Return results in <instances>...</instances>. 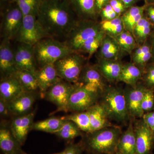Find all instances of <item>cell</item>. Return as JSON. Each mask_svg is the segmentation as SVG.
<instances>
[{
  "label": "cell",
  "instance_id": "44",
  "mask_svg": "<svg viewBox=\"0 0 154 154\" xmlns=\"http://www.w3.org/2000/svg\"><path fill=\"white\" fill-rule=\"evenodd\" d=\"M142 118L145 123L152 130L154 127V109L145 113Z\"/></svg>",
  "mask_w": 154,
  "mask_h": 154
},
{
  "label": "cell",
  "instance_id": "34",
  "mask_svg": "<svg viewBox=\"0 0 154 154\" xmlns=\"http://www.w3.org/2000/svg\"><path fill=\"white\" fill-rule=\"evenodd\" d=\"M63 118L66 120H70L74 122L82 131L86 133L87 134L92 132L88 110L82 112H75Z\"/></svg>",
  "mask_w": 154,
  "mask_h": 154
},
{
  "label": "cell",
  "instance_id": "28",
  "mask_svg": "<svg viewBox=\"0 0 154 154\" xmlns=\"http://www.w3.org/2000/svg\"><path fill=\"white\" fill-rule=\"evenodd\" d=\"M145 5L134 6L128 8L121 16L125 29L133 33L134 29L144 16Z\"/></svg>",
  "mask_w": 154,
  "mask_h": 154
},
{
  "label": "cell",
  "instance_id": "25",
  "mask_svg": "<svg viewBox=\"0 0 154 154\" xmlns=\"http://www.w3.org/2000/svg\"><path fill=\"white\" fill-rule=\"evenodd\" d=\"M130 55L131 62L143 71L152 58L151 46L149 38L143 44L137 45Z\"/></svg>",
  "mask_w": 154,
  "mask_h": 154
},
{
  "label": "cell",
  "instance_id": "12",
  "mask_svg": "<svg viewBox=\"0 0 154 154\" xmlns=\"http://www.w3.org/2000/svg\"><path fill=\"white\" fill-rule=\"evenodd\" d=\"M134 128L136 139V154H151L154 146L153 131L145 123L142 118L135 122Z\"/></svg>",
  "mask_w": 154,
  "mask_h": 154
},
{
  "label": "cell",
  "instance_id": "40",
  "mask_svg": "<svg viewBox=\"0 0 154 154\" xmlns=\"http://www.w3.org/2000/svg\"><path fill=\"white\" fill-rule=\"evenodd\" d=\"M119 17L120 16L116 13L109 3L102 9L99 14L101 21L112 20Z\"/></svg>",
  "mask_w": 154,
  "mask_h": 154
},
{
  "label": "cell",
  "instance_id": "50",
  "mask_svg": "<svg viewBox=\"0 0 154 154\" xmlns=\"http://www.w3.org/2000/svg\"><path fill=\"white\" fill-rule=\"evenodd\" d=\"M144 5H149L154 4V0H144Z\"/></svg>",
  "mask_w": 154,
  "mask_h": 154
},
{
  "label": "cell",
  "instance_id": "1",
  "mask_svg": "<svg viewBox=\"0 0 154 154\" xmlns=\"http://www.w3.org/2000/svg\"><path fill=\"white\" fill-rule=\"evenodd\" d=\"M37 19L50 37L65 38L78 19L69 0H43Z\"/></svg>",
  "mask_w": 154,
  "mask_h": 154
},
{
  "label": "cell",
  "instance_id": "51",
  "mask_svg": "<svg viewBox=\"0 0 154 154\" xmlns=\"http://www.w3.org/2000/svg\"><path fill=\"white\" fill-rule=\"evenodd\" d=\"M53 154H62V152H60L57 153Z\"/></svg>",
  "mask_w": 154,
  "mask_h": 154
},
{
  "label": "cell",
  "instance_id": "26",
  "mask_svg": "<svg viewBox=\"0 0 154 154\" xmlns=\"http://www.w3.org/2000/svg\"><path fill=\"white\" fill-rule=\"evenodd\" d=\"M136 139L134 125L130 124L122 132L119 140L116 152L120 154H136Z\"/></svg>",
  "mask_w": 154,
  "mask_h": 154
},
{
  "label": "cell",
  "instance_id": "14",
  "mask_svg": "<svg viewBox=\"0 0 154 154\" xmlns=\"http://www.w3.org/2000/svg\"><path fill=\"white\" fill-rule=\"evenodd\" d=\"M14 51L15 62L18 70H26L35 74L37 63L33 46L19 43Z\"/></svg>",
  "mask_w": 154,
  "mask_h": 154
},
{
  "label": "cell",
  "instance_id": "20",
  "mask_svg": "<svg viewBox=\"0 0 154 154\" xmlns=\"http://www.w3.org/2000/svg\"><path fill=\"white\" fill-rule=\"evenodd\" d=\"M25 92L14 75L1 79L0 99L9 103Z\"/></svg>",
  "mask_w": 154,
  "mask_h": 154
},
{
  "label": "cell",
  "instance_id": "38",
  "mask_svg": "<svg viewBox=\"0 0 154 154\" xmlns=\"http://www.w3.org/2000/svg\"><path fill=\"white\" fill-rule=\"evenodd\" d=\"M142 81L146 88L154 91V62L148 64L143 71Z\"/></svg>",
  "mask_w": 154,
  "mask_h": 154
},
{
  "label": "cell",
  "instance_id": "31",
  "mask_svg": "<svg viewBox=\"0 0 154 154\" xmlns=\"http://www.w3.org/2000/svg\"><path fill=\"white\" fill-rule=\"evenodd\" d=\"M19 80L25 92L35 93L38 91L35 74L26 70H18L14 75Z\"/></svg>",
  "mask_w": 154,
  "mask_h": 154
},
{
  "label": "cell",
  "instance_id": "30",
  "mask_svg": "<svg viewBox=\"0 0 154 154\" xmlns=\"http://www.w3.org/2000/svg\"><path fill=\"white\" fill-rule=\"evenodd\" d=\"M65 119L63 117H51L33 123L32 130L42 132L54 134L63 125Z\"/></svg>",
  "mask_w": 154,
  "mask_h": 154
},
{
  "label": "cell",
  "instance_id": "29",
  "mask_svg": "<svg viewBox=\"0 0 154 154\" xmlns=\"http://www.w3.org/2000/svg\"><path fill=\"white\" fill-rule=\"evenodd\" d=\"M153 29V26L144 14L143 17L135 27L132 33L138 45L143 44L148 39Z\"/></svg>",
  "mask_w": 154,
  "mask_h": 154
},
{
  "label": "cell",
  "instance_id": "46",
  "mask_svg": "<svg viewBox=\"0 0 154 154\" xmlns=\"http://www.w3.org/2000/svg\"><path fill=\"white\" fill-rule=\"evenodd\" d=\"M110 0H95L96 10L99 17V14L102 9L109 3Z\"/></svg>",
  "mask_w": 154,
  "mask_h": 154
},
{
  "label": "cell",
  "instance_id": "9",
  "mask_svg": "<svg viewBox=\"0 0 154 154\" xmlns=\"http://www.w3.org/2000/svg\"><path fill=\"white\" fill-rule=\"evenodd\" d=\"M76 86V84L61 80L48 89L45 98L56 105V111L67 112L69 99Z\"/></svg>",
  "mask_w": 154,
  "mask_h": 154
},
{
  "label": "cell",
  "instance_id": "55",
  "mask_svg": "<svg viewBox=\"0 0 154 154\" xmlns=\"http://www.w3.org/2000/svg\"><path fill=\"white\" fill-rule=\"evenodd\" d=\"M153 33H154V29H153Z\"/></svg>",
  "mask_w": 154,
  "mask_h": 154
},
{
  "label": "cell",
  "instance_id": "39",
  "mask_svg": "<svg viewBox=\"0 0 154 154\" xmlns=\"http://www.w3.org/2000/svg\"><path fill=\"white\" fill-rule=\"evenodd\" d=\"M142 109L144 113L154 110V91L147 88L142 103Z\"/></svg>",
  "mask_w": 154,
  "mask_h": 154
},
{
  "label": "cell",
  "instance_id": "5",
  "mask_svg": "<svg viewBox=\"0 0 154 154\" xmlns=\"http://www.w3.org/2000/svg\"><path fill=\"white\" fill-rule=\"evenodd\" d=\"M102 31L99 21L79 19L65 41L73 51L79 52L85 42Z\"/></svg>",
  "mask_w": 154,
  "mask_h": 154
},
{
  "label": "cell",
  "instance_id": "8",
  "mask_svg": "<svg viewBox=\"0 0 154 154\" xmlns=\"http://www.w3.org/2000/svg\"><path fill=\"white\" fill-rule=\"evenodd\" d=\"M50 37L38 22L35 15L23 17L22 25L16 36V41L34 46L40 40Z\"/></svg>",
  "mask_w": 154,
  "mask_h": 154
},
{
  "label": "cell",
  "instance_id": "3",
  "mask_svg": "<svg viewBox=\"0 0 154 154\" xmlns=\"http://www.w3.org/2000/svg\"><path fill=\"white\" fill-rule=\"evenodd\" d=\"M37 65L40 67L54 64L58 60L75 52L65 41L52 37L45 38L33 46Z\"/></svg>",
  "mask_w": 154,
  "mask_h": 154
},
{
  "label": "cell",
  "instance_id": "22",
  "mask_svg": "<svg viewBox=\"0 0 154 154\" xmlns=\"http://www.w3.org/2000/svg\"><path fill=\"white\" fill-rule=\"evenodd\" d=\"M96 65L108 82H119L123 66L121 61L98 59Z\"/></svg>",
  "mask_w": 154,
  "mask_h": 154
},
{
  "label": "cell",
  "instance_id": "49",
  "mask_svg": "<svg viewBox=\"0 0 154 154\" xmlns=\"http://www.w3.org/2000/svg\"><path fill=\"white\" fill-rule=\"evenodd\" d=\"M17 0H1V3H17Z\"/></svg>",
  "mask_w": 154,
  "mask_h": 154
},
{
  "label": "cell",
  "instance_id": "53",
  "mask_svg": "<svg viewBox=\"0 0 154 154\" xmlns=\"http://www.w3.org/2000/svg\"><path fill=\"white\" fill-rule=\"evenodd\" d=\"M93 154V153H88V154Z\"/></svg>",
  "mask_w": 154,
  "mask_h": 154
},
{
  "label": "cell",
  "instance_id": "2",
  "mask_svg": "<svg viewBox=\"0 0 154 154\" xmlns=\"http://www.w3.org/2000/svg\"><path fill=\"white\" fill-rule=\"evenodd\" d=\"M122 132L118 127L111 126L88 134L80 142L85 151L95 154H111L116 147Z\"/></svg>",
  "mask_w": 154,
  "mask_h": 154
},
{
  "label": "cell",
  "instance_id": "19",
  "mask_svg": "<svg viewBox=\"0 0 154 154\" xmlns=\"http://www.w3.org/2000/svg\"><path fill=\"white\" fill-rule=\"evenodd\" d=\"M22 146L14 136L11 128L1 125L0 149L3 154H28L22 150Z\"/></svg>",
  "mask_w": 154,
  "mask_h": 154
},
{
  "label": "cell",
  "instance_id": "35",
  "mask_svg": "<svg viewBox=\"0 0 154 154\" xmlns=\"http://www.w3.org/2000/svg\"><path fill=\"white\" fill-rule=\"evenodd\" d=\"M105 35V33L102 31L96 36L89 38L84 42L80 48L79 53L88 54L89 58H90L94 54L98 51Z\"/></svg>",
  "mask_w": 154,
  "mask_h": 154
},
{
  "label": "cell",
  "instance_id": "23",
  "mask_svg": "<svg viewBox=\"0 0 154 154\" xmlns=\"http://www.w3.org/2000/svg\"><path fill=\"white\" fill-rule=\"evenodd\" d=\"M72 9L79 19L98 21L99 15L95 0H69Z\"/></svg>",
  "mask_w": 154,
  "mask_h": 154
},
{
  "label": "cell",
  "instance_id": "21",
  "mask_svg": "<svg viewBox=\"0 0 154 154\" xmlns=\"http://www.w3.org/2000/svg\"><path fill=\"white\" fill-rule=\"evenodd\" d=\"M36 100L34 93L25 92L8 103L11 114L18 116L30 112Z\"/></svg>",
  "mask_w": 154,
  "mask_h": 154
},
{
  "label": "cell",
  "instance_id": "42",
  "mask_svg": "<svg viewBox=\"0 0 154 154\" xmlns=\"http://www.w3.org/2000/svg\"><path fill=\"white\" fill-rule=\"evenodd\" d=\"M109 4L119 16H121L127 10L124 4L120 0H110Z\"/></svg>",
  "mask_w": 154,
  "mask_h": 154
},
{
  "label": "cell",
  "instance_id": "48",
  "mask_svg": "<svg viewBox=\"0 0 154 154\" xmlns=\"http://www.w3.org/2000/svg\"><path fill=\"white\" fill-rule=\"evenodd\" d=\"M149 41L151 46L152 58L151 61L154 62V33H152L149 38Z\"/></svg>",
  "mask_w": 154,
  "mask_h": 154
},
{
  "label": "cell",
  "instance_id": "36",
  "mask_svg": "<svg viewBox=\"0 0 154 154\" xmlns=\"http://www.w3.org/2000/svg\"><path fill=\"white\" fill-rule=\"evenodd\" d=\"M115 39L121 49L129 55L138 45L132 33L126 30L117 36Z\"/></svg>",
  "mask_w": 154,
  "mask_h": 154
},
{
  "label": "cell",
  "instance_id": "11",
  "mask_svg": "<svg viewBox=\"0 0 154 154\" xmlns=\"http://www.w3.org/2000/svg\"><path fill=\"white\" fill-rule=\"evenodd\" d=\"M107 82L96 64H86L83 68L77 84L101 96L107 86Z\"/></svg>",
  "mask_w": 154,
  "mask_h": 154
},
{
  "label": "cell",
  "instance_id": "54",
  "mask_svg": "<svg viewBox=\"0 0 154 154\" xmlns=\"http://www.w3.org/2000/svg\"><path fill=\"white\" fill-rule=\"evenodd\" d=\"M153 131V132L154 133V127L153 128V129H152Z\"/></svg>",
  "mask_w": 154,
  "mask_h": 154
},
{
  "label": "cell",
  "instance_id": "27",
  "mask_svg": "<svg viewBox=\"0 0 154 154\" xmlns=\"http://www.w3.org/2000/svg\"><path fill=\"white\" fill-rule=\"evenodd\" d=\"M143 71L132 62L123 64L119 82L134 87L142 78Z\"/></svg>",
  "mask_w": 154,
  "mask_h": 154
},
{
  "label": "cell",
  "instance_id": "33",
  "mask_svg": "<svg viewBox=\"0 0 154 154\" xmlns=\"http://www.w3.org/2000/svg\"><path fill=\"white\" fill-rule=\"evenodd\" d=\"M54 134L60 138L70 143H71V141L75 138L82 136V132L75 123L70 120L65 119L64 123L60 129Z\"/></svg>",
  "mask_w": 154,
  "mask_h": 154
},
{
  "label": "cell",
  "instance_id": "7",
  "mask_svg": "<svg viewBox=\"0 0 154 154\" xmlns=\"http://www.w3.org/2000/svg\"><path fill=\"white\" fill-rule=\"evenodd\" d=\"M2 4L4 6L1 12V36L3 39L11 41L16 38L22 25L24 16L17 3Z\"/></svg>",
  "mask_w": 154,
  "mask_h": 154
},
{
  "label": "cell",
  "instance_id": "6",
  "mask_svg": "<svg viewBox=\"0 0 154 154\" xmlns=\"http://www.w3.org/2000/svg\"><path fill=\"white\" fill-rule=\"evenodd\" d=\"M86 60L80 53L73 52L58 60L54 65L61 79L77 84L83 68L86 65Z\"/></svg>",
  "mask_w": 154,
  "mask_h": 154
},
{
  "label": "cell",
  "instance_id": "37",
  "mask_svg": "<svg viewBox=\"0 0 154 154\" xmlns=\"http://www.w3.org/2000/svg\"><path fill=\"white\" fill-rule=\"evenodd\" d=\"M43 0H17V4L23 16L35 15L37 17Z\"/></svg>",
  "mask_w": 154,
  "mask_h": 154
},
{
  "label": "cell",
  "instance_id": "16",
  "mask_svg": "<svg viewBox=\"0 0 154 154\" xmlns=\"http://www.w3.org/2000/svg\"><path fill=\"white\" fill-rule=\"evenodd\" d=\"M35 75L40 96L42 99L45 98L46 92L51 87L62 80L58 75L54 64L40 67L35 73Z\"/></svg>",
  "mask_w": 154,
  "mask_h": 154
},
{
  "label": "cell",
  "instance_id": "10",
  "mask_svg": "<svg viewBox=\"0 0 154 154\" xmlns=\"http://www.w3.org/2000/svg\"><path fill=\"white\" fill-rule=\"evenodd\" d=\"M101 96L77 85L69 99L68 111L80 112L86 111L98 103Z\"/></svg>",
  "mask_w": 154,
  "mask_h": 154
},
{
  "label": "cell",
  "instance_id": "45",
  "mask_svg": "<svg viewBox=\"0 0 154 154\" xmlns=\"http://www.w3.org/2000/svg\"><path fill=\"white\" fill-rule=\"evenodd\" d=\"M7 102L0 99V115L1 116H8L10 113Z\"/></svg>",
  "mask_w": 154,
  "mask_h": 154
},
{
  "label": "cell",
  "instance_id": "41",
  "mask_svg": "<svg viewBox=\"0 0 154 154\" xmlns=\"http://www.w3.org/2000/svg\"><path fill=\"white\" fill-rule=\"evenodd\" d=\"M85 151L81 143H70L62 151V154H83Z\"/></svg>",
  "mask_w": 154,
  "mask_h": 154
},
{
  "label": "cell",
  "instance_id": "52",
  "mask_svg": "<svg viewBox=\"0 0 154 154\" xmlns=\"http://www.w3.org/2000/svg\"><path fill=\"white\" fill-rule=\"evenodd\" d=\"M120 154L118 152H115L113 153V154Z\"/></svg>",
  "mask_w": 154,
  "mask_h": 154
},
{
  "label": "cell",
  "instance_id": "32",
  "mask_svg": "<svg viewBox=\"0 0 154 154\" xmlns=\"http://www.w3.org/2000/svg\"><path fill=\"white\" fill-rule=\"evenodd\" d=\"M99 23L105 34L114 38L125 30L121 16L112 20L100 21Z\"/></svg>",
  "mask_w": 154,
  "mask_h": 154
},
{
  "label": "cell",
  "instance_id": "18",
  "mask_svg": "<svg viewBox=\"0 0 154 154\" xmlns=\"http://www.w3.org/2000/svg\"><path fill=\"white\" fill-rule=\"evenodd\" d=\"M125 54L115 38L105 34L97 51V58L120 61Z\"/></svg>",
  "mask_w": 154,
  "mask_h": 154
},
{
  "label": "cell",
  "instance_id": "4",
  "mask_svg": "<svg viewBox=\"0 0 154 154\" xmlns=\"http://www.w3.org/2000/svg\"><path fill=\"white\" fill-rule=\"evenodd\" d=\"M100 98V103L105 109L109 119L124 122L129 119L124 90L107 86Z\"/></svg>",
  "mask_w": 154,
  "mask_h": 154
},
{
  "label": "cell",
  "instance_id": "24",
  "mask_svg": "<svg viewBox=\"0 0 154 154\" xmlns=\"http://www.w3.org/2000/svg\"><path fill=\"white\" fill-rule=\"evenodd\" d=\"M92 132L98 130L113 126L105 109L100 103L96 104L88 110Z\"/></svg>",
  "mask_w": 154,
  "mask_h": 154
},
{
  "label": "cell",
  "instance_id": "15",
  "mask_svg": "<svg viewBox=\"0 0 154 154\" xmlns=\"http://www.w3.org/2000/svg\"><path fill=\"white\" fill-rule=\"evenodd\" d=\"M35 111L16 116L11 122L10 128L14 136L22 146L25 144L28 133L32 130Z\"/></svg>",
  "mask_w": 154,
  "mask_h": 154
},
{
  "label": "cell",
  "instance_id": "13",
  "mask_svg": "<svg viewBox=\"0 0 154 154\" xmlns=\"http://www.w3.org/2000/svg\"><path fill=\"white\" fill-rule=\"evenodd\" d=\"M146 89L143 83L139 82L135 87L124 90L130 117L142 118L143 116L142 103Z\"/></svg>",
  "mask_w": 154,
  "mask_h": 154
},
{
  "label": "cell",
  "instance_id": "17",
  "mask_svg": "<svg viewBox=\"0 0 154 154\" xmlns=\"http://www.w3.org/2000/svg\"><path fill=\"white\" fill-rule=\"evenodd\" d=\"M14 51L10 40L2 39L0 45V72L1 79L14 75L18 71Z\"/></svg>",
  "mask_w": 154,
  "mask_h": 154
},
{
  "label": "cell",
  "instance_id": "43",
  "mask_svg": "<svg viewBox=\"0 0 154 154\" xmlns=\"http://www.w3.org/2000/svg\"><path fill=\"white\" fill-rule=\"evenodd\" d=\"M145 6L144 13L145 17L150 22L154 28V4Z\"/></svg>",
  "mask_w": 154,
  "mask_h": 154
},
{
  "label": "cell",
  "instance_id": "47",
  "mask_svg": "<svg viewBox=\"0 0 154 154\" xmlns=\"http://www.w3.org/2000/svg\"><path fill=\"white\" fill-rule=\"evenodd\" d=\"M120 1L124 4L125 5L128 9L135 5L136 4L140 2V0H120Z\"/></svg>",
  "mask_w": 154,
  "mask_h": 154
}]
</instances>
